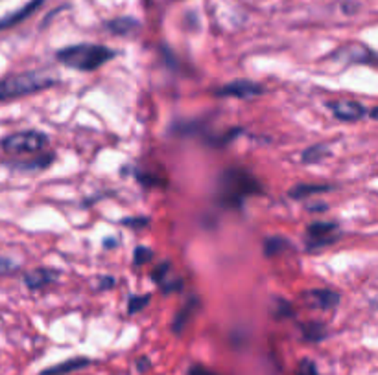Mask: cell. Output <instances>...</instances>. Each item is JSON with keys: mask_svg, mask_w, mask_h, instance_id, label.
Returning a JSON list of instances; mask_svg holds the SVG:
<instances>
[{"mask_svg": "<svg viewBox=\"0 0 378 375\" xmlns=\"http://www.w3.org/2000/svg\"><path fill=\"white\" fill-rule=\"evenodd\" d=\"M259 193H262V184L242 167L225 170L218 181V201L225 208H238L244 199Z\"/></svg>", "mask_w": 378, "mask_h": 375, "instance_id": "obj_1", "label": "cell"}, {"mask_svg": "<svg viewBox=\"0 0 378 375\" xmlns=\"http://www.w3.org/2000/svg\"><path fill=\"white\" fill-rule=\"evenodd\" d=\"M116 52L104 44H72L61 48L56 57L61 65L80 72H92L104 67L111 59H115Z\"/></svg>", "mask_w": 378, "mask_h": 375, "instance_id": "obj_2", "label": "cell"}, {"mask_svg": "<svg viewBox=\"0 0 378 375\" xmlns=\"http://www.w3.org/2000/svg\"><path fill=\"white\" fill-rule=\"evenodd\" d=\"M56 83H58V77L50 76V74L41 70L11 74V76H6L4 80H0V101L17 100V98H23V96L47 91Z\"/></svg>", "mask_w": 378, "mask_h": 375, "instance_id": "obj_3", "label": "cell"}, {"mask_svg": "<svg viewBox=\"0 0 378 375\" xmlns=\"http://www.w3.org/2000/svg\"><path fill=\"white\" fill-rule=\"evenodd\" d=\"M48 136L41 131H20V133L8 134L0 140V148L11 157L19 155H35L47 148Z\"/></svg>", "mask_w": 378, "mask_h": 375, "instance_id": "obj_4", "label": "cell"}, {"mask_svg": "<svg viewBox=\"0 0 378 375\" xmlns=\"http://www.w3.org/2000/svg\"><path fill=\"white\" fill-rule=\"evenodd\" d=\"M307 236L308 250L327 247L338 239V224L331 223V221H316L307 227Z\"/></svg>", "mask_w": 378, "mask_h": 375, "instance_id": "obj_5", "label": "cell"}, {"mask_svg": "<svg viewBox=\"0 0 378 375\" xmlns=\"http://www.w3.org/2000/svg\"><path fill=\"white\" fill-rule=\"evenodd\" d=\"M334 59L345 63H360V65H371L378 67V53L362 43H350L341 46L334 53Z\"/></svg>", "mask_w": 378, "mask_h": 375, "instance_id": "obj_6", "label": "cell"}, {"mask_svg": "<svg viewBox=\"0 0 378 375\" xmlns=\"http://www.w3.org/2000/svg\"><path fill=\"white\" fill-rule=\"evenodd\" d=\"M216 94L221 98H240V100H248V98H255V96L264 94V87L260 83L249 80H236L231 81L227 85L216 91Z\"/></svg>", "mask_w": 378, "mask_h": 375, "instance_id": "obj_7", "label": "cell"}, {"mask_svg": "<svg viewBox=\"0 0 378 375\" xmlns=\"http://www.w3.org/2000/svg\"><path fill=\"white\" fill-rule=\"evenodd\" d=\"M329 109L341 122H358L367 114L364 105L355 100H334L329 103Z\"/></svg>", "mask_w": 378, "mask_h": 375, "instance_id": "obj_8", "label": "cell"}, {"mask_svg": "<svg viewBox=\"0 0 378 375\" xmlns=\"http://www.w3.org/2000/svg\"><path fill=\"white\" fill-rule=\"evenodd\" d=\"M303 300L312 309H332L340 302V295L331 289H310L305 291Z\"/></svg>", "mask_w": 378, "mask_h": 375, "instance_id": "obj_9", "label": "cell"}, {"mask_svg": "<svg viewBox=\"0 0 378 375\" xmlns=\"http://www.w3.org/2000/svg\"><path fill=\"white\" fill-rule=\"evenodd\" d=\"M59 280V272L54 271V269H48V267H39L30 271L28 274L24 276V285L28 287L30 291H41L44 287H50L56 281Z\"/></svg>", "mask_w": 378, "mask_h": 375, "instance_id": "obj_10", "label": "cell"}, {"mask_svg": "<svg viewBox=\"0 0 378 375\" xmlns=\"http://www.w3.org/2000/svg\"><path fill=\"white\" fill-rule=\"evenodd\" d=\"M43 2L44 0H30L28 4H24L23 8L15 10L13 13H8L6 17H2V19H0V32L10 30L13 28V26H17V24L24 23V20L28 19V17H32V15L43 6Z\"/></svg>", "mask_w": 378, "mask_h": 375, "instance_id": "obj_11", "label": "cell"}, {"mask_svg": "<svg viewBox=\"0 0 378 375\" xmlns=\"http://www.w3.org/2000/svg\"><path fill=\"white\" fill-rule=\"evenodd\" d=\"M155 284L164 291V293H172L176 289H181V280L172 272V265L168 262H163L161 265L155 267V271L152 272Z\"/></svg>", "mask_w": 378, "mask_h": 375, "instance_id": "obj_12", "label": "cell"}, {"mask_svg": "<svg viewBox=\"0 0 378 375\" xmlns=\"http://www.w3.org/2000/svg\"><path fill=\"white\" fill-rule=\"evenodd\" d=\"M200 309V300L197 298H192L188 300L187 304H185V307L179 311L176 317H173V324H172V329L173 333H178V335H181L183 331H185V328H187V324L190 322V319L196 314V311Z\"/></svg>", "mask_w": 378, "mask_h": 375, "instance_id": "obj_13", "label": "cell"}, {"mask_svg": "<svg viewBox=\"0 0 378 375\" xmlns=\"http://www.w3.org/2000/svg\"><path fill=\"white\" fill-rule=\"evenodd\" d=\"M89 364H91L89 359H85V357H76V359H68V361H65V362H59V364H56V366H50V368L41 371V375H67V374H71V371L82 370V368H85V366H89Z\"/></svg>", "mask_w": 378, "mask_h": 375, "instance_id": "obj_14", "label": "cell"}, {"mask_svg": "<svg viewBox=\"0 0 378 375\" xmlns=\"http://www.w3.org/2000/svg\"><path fill=\"white\" fill-rule=\"evenodd\" d=\"M106 28L115 35H131L135 32H139L140 24L133 17H120V19L109 20Z\"/></svg>", "mask_w": 378, "mask_h": 375, "instance_id": "obj_15", "label": "cell"}, {"mask_svg": "<svg viewBox=\"0 0 378 375\" xmlns=\"http://www.w3.org/2000/svg\"><path fill=\"white\" fill-rule=\"evenodd\" d=\"M52 162H54V153H47V155H43V157L11 162L10 166L13 167V170H19V171H41V170H44V167L50 166Z\"/></svg>", "mask_w": 378, "mask_h": 375, "instance_id": "obj_16", "label": "cell"}, {"mask_svg": "<svg viewBox=\"0 0 378 375\" xmlns=\"http://www.w3.org/2000/svg\"><path fill=\"white\" fill-rule=\"evenodd\" d=\"M327 157H331V148L325 144H316V146L303 151L301 160L303 164H317V162L325 160Z\"/></svg>", "mask_w": 378, "mask_h": 375, "instance_id": "obj_17", "label": "cell"}, {"mask_svg": "<svg viewBox=\"0 0 378 375\" xmlns=\"http://www.w3.org/2000/svg\"><path fill=\"white\" fill-rule=\"evenodd\" d=\"M331 190H332L331 186L325 184H299L290 191V197H293V199H307L310 195L323 193V191H331Z\"/></svg>", "mask_w": 378, "mask_h": 375, "instance_id": "obj_18", "label": "cell"}, {"mask_svg": "<svg viewBox=\"0 0 378 375\" xmlns=\"http://www.w3.org/2000/svg\"><path fill=\"white\" fill-rule=\"evenodd\" d=\"M286 248H290V241L281 236H273V238H268L264 241V254L268 258L277 256L281 252H284Z\"/></svg>", "mask_w": 378, "mask_h": 375, "instance_id": "obj_19", "label": "cell"}, {"mask_svg": "<svg viewBox=\"0 0 378 375\" xmlns=\"http://www.w3.org/2000/svg\"><path fill=\"white\" fill-rule=\"evenodd\" d=\"M301 329H303L305 338L310 342H317V341H321V338H325L327 329H325V326L319 322H308V324H305Z\"/></svg>", "mask_w": 378, "mask_h": 375, "instance_id": "obj_20", "label": "cell"}, {"mask_svg": "<svg viewBox=\"0 0 378 375\" xmlns=\"http://www.w3.org/2000/svg\"><path fill=\"white\" fill-rule=\"evenodd\" d=\"M150 295H139V296H131L130 298V307H128V311H130L131 314L133 313H139L140 309L146 307V304H150Z\"/></svg>", "mask_w": 378, "mask_h": 375, "instance_id": "obj_21", "label": "cell"}, {"mask_svg": "<svg viewBox=\"0 0 378 375\" xmlns=\"http://www.w3.org/2000/svg\"><path fill=\"white\" fill-rule=\"evenodd\" d=\"M152 258H154V252L150 250V248H146V247L135 248V254H133L135 265H144V263H148Z\"/></svg>", "mask_w": 378, "mask_h": 375, "instance_id": "obj_22", "label": "cell"}, {"mask_svg": "<svg viewBox=\"0 0 378 375\" xmlns=\"http://www.w3.org/2000/svg\"><path fill=\"white\" fill-rule=\"evenodd\" d=\"M297 375H319V371H317V366L314 364V361L303 359L297 366Z\"/></svg>", "mask_w": 378, "mask_h": 375, "instance_id": "obj_23", "label": "cell"}, {"mask_svg": "<svg viewBox=\"0 0 378 375\" xmlns=\"http://www.w3.org/2000/svg\"><path fill=\"white\" fill-rule=\"evenodd\" d=\"M17 271H19V263H15L10 258L0 256V276L13 274Z\"/></svg>", "mask_w": 378, "mask_h": 375, "instance_id": "obj_24", "label": "cell"}, {"mask_svg": "<svg viewBox=\"0 0 378 375\" xmlns=\"http://www.w3.org/2000/svg\"><path fill=\"white\" fill-rule=\"evenodd\" d=\"M122 224L131 227V228H144L150 224V219L148 217H128V219H122Z\"/></svg>", "mask_w": 378, "mask_h": 375, "instance_id": "obj_25", "label": "cell"}, {"mask_svg": "<svg viewBox=\"0 0 378 375\" xmlns=\"http://www.w3.org/2000/svg\"><path fill=\"white\" fill-rule=\"evenodd\" d=\"M279 319H284V317H295V311L290 307V304L283 302V300H279L277 302V313H275Z\"/></svg>", "mask_w": 378, "mask_h": 375, "instance_id": "obj_26", "label": "cell"}, {"mask_svg": "<svg viewBox=\"0 0 378 375\" xmlns=\"http://www.w3.org/2000/svg\"><path fill=\"white\" fill-rule=\"evenodd\" d=\"M188 375H218L216 371L209 370V368H205V366H192L190 370H188Z\"/></svg>", "mask_w": 378, "mask_h": 375, "instance_id": "obj_27", "label": "cell"}, {"mask_svg": "<svg viewBox=\"0 0 378 375\" xmlns=\"http://www.w3.org/2000/svg\"><path fill=\"white\" fill-rule=\"evenodd\" d=\"M115 285V280L111 278V276H102V280H100V289H109V287H113Z\"/></svg>", "mask_w": 378, "mask_h": 375, "instance_id": "obj_28", "label": "cell"}, {"mask_svg": "<svg viewBox=\"0 0 378 375\" xmlns=\"http://www.w3.org/2000/svg\"><path fill=\"white\" fill-rule=\"evenodd\" d=\"M137 364H139V370L140 371H144V370H146V368H150V361H148V359H146V357L139 359V362H137Z\"/></svg>", "mask_w": 378, "mask_h": 375, "instance_id": "obj_29", "label": "cell"}, {"mask_svg": "<svg viewBox=\"0 0 378 375\" xmlns=\"http://www.w3.org/2000/svg\"><path fill=\"white\" fill-rule=\"evenodd\" d=\"M307 208L310 210V212H325L327 206L325 205H307Z\"/></svg>", "mask_w": 378, "mask_h": 375, "instance_id": "obj_30", "label": "cell"}, {"mask_svg": "<svg viewBox=\"0 0 378 375\" xmlns=\"http://www.w3.org/2000/svg\"><path fill=\"white\" fill-rule=\"evenodd\" d=\"M369 116L373 120H378V107H374V109H371V113H369Z\"/></svg>", "mask_w": 378, "mask_h": 375, "instance_id": "obj_31", "label": "cell"}]
</instances>
